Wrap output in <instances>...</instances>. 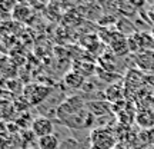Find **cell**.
Listing matches in <instances>:
<instances>
[{
    "label": "cell",
    "mask_w": 154,
    "mask_h": 149,
    "mask_svg": "<svg viewBox=\"0 0 154 149\" xmlns=\"http://www.w3.org/2000/svg\"><path fill=\"white\" fill-rule=\"evenodd\" d=\"M86 108H87V103L84 102V99H83L82 96L73 95L70 98L64 99L60 105L57 106L56 115H57L59 122H61V121H64V119H67V118H70V116L79 113V112H82Z\"/></svg>",
    "instance_id": "1"
},
{
    "label": "cell",
    "mask_w": 154,
    "mask_h": 149,
    "mask_svg": "<svg viewBox=\"0 0 154 149\" xmlns=\"http://www.w3.org/2000/svg\"><path fill=\"white\" fill-rule=\"evenodd\" d=\"M91 149H114L117 146L114 135L103 128H94L90 133Z\"/></svg>",
    "instance_id": "2"
},
{
    "label": "cell",
    "mask_w": 154,
    "mask_h": 149,
    "mask_svg": "<svg viewBox=\"0 0 154 149\" xmlns=\"http://www.w3.org/2000/svg\"><path fill=\"white\" fill-rule=\"evenodd\" d=\"M93 122H94V115L86 108L82 112L67 118L64 121H61L60 123H63V125H66L69 128H73V129H86V128L91 126Z\"/></svg>",
    "instance_id": "3"
},
{
    "label": "cell",
    "mask_w": 154,
    "mask_h": 149,
    "mask_svg": "<svg viewBox=\"0 0 154 149\" xmlns=\"http://www.w3.org/2000/svg\"><path fill=\"white\" fill-rule=\"evenodd\" d=\"M30 129H32V133H33L34 136H37V139H40V138H43V136L51 135L53 131H54V125H53V122L50 121L49 118L38 116V118L32 121Z\"/></svg>",
    "instance_id": "4"
},
{
    "label": "cell",
    "mask_w": 154,
    "mask_h": 149,
    "mask_svg": "<svg viewBox=\"0 0 154 149\" xmlns=\"http://www.w3.org/2000/svg\"><path fill=\"white\" fill-rule=\"evenodd\" d=\"M30 89H32L33 92H26L24 96L27 98V100L32 103V105H38V103H42V102L50 95V88H47V86L32 85Z\"/></svg>",
    "instance_id": "5"
},
{
    "label": "cell",
    "mask_w": 154,
    "mask_h": 149,
    "mask_svg": "<svg viewBox=\"0 0 154 149\" xmlns=\"http://www.w3.org/2000/svg\"><path fill=\"white\" fill-rule=\"evenodd\" d=\"M64 85L69 89H80L86 85V76H83V73H80L79 70H70L64 75Z\"/></svg>",
    "instance_id": "6"
},
{
    "label": "cell",
    "mask_w": 154,
    "mask_h": 149,
    "mask_svg": "<svg viewBox=\"0 0 154 149\" xmlns=\"http://www.w3.org/2000/svg\"><path fill=\"white\" fill-rule=\"evenodd\" d=\"M104 99L109 103H119L124 99V90L121 88V85H110L109 88L104 90Z\"/></svg>",
    "instance_id": "7"
},
{
    "label": "cell",
    "mask_w": 154,
    "mask_h": 149,
    "mask_svg": "<svg viewBox=\"0 0 154 149\" xmlns=\"http://www.w3.org/2000/svg\"><path fill=\"white\" fill-rule=\"evenodd\" d=\"M87 109L94 116H104L111 112V103L107 100H93V102H87Z\"/></svg>",
    "instance_id": "8"
},
{
    "label": "cell",
    "mask_w": 154,
    "mask_h": 149,
    "mask_svg": "<svg viewBox=\"0 0 154 149\" xmlns=\"http://www.w3.org/2000/svg\"><path fill=\"white\" fill-rule=\"evenodd\" d=\"M11 16H13V19H16L17 22H26L29 17L32 16V9L29 7V5L16 3V6L11 9Z\"/></svg>",
    "instance_id": "9"
},
{
    "label": "cell",
    "mask_w": 154,
    "mask_h": 149,
    "mask_svg": "<svg viewBox=\"0 0 154 149\" xmlns=\"http://www.w3.org/2000/svg\"><path fill=\"white\" fill-rule=\"evenodd\" d=\"M37 145L38 149H59L60 141L57 138V135L51 133V135H47V136L37 139Z\"/></svg>",
    "instance_id": "10"
},
{
    "label": "cell",
    "mask_w": 154,
    "mask_h": 149,
    "mask_svg": "<svg viewBox=\"0 0 154 149\" xmlns=\"http://www.w3.org/2000/svg\"><path fill=\"white\" fill-rule=\"evenodd\" d=\"M138 47L143 50L154 49V37L151 33H137Z\"/></svg>",
    "instance_id": "11"
},
{
    "label": "cell",
    "mask_w": 154,
    "mask_h": 149,
    "mask_svg": "<svg viewBox=\"0 0 154 149\" xmlns=\"http://www.w3.org/2000/svg\"><path fill=\"white\" fill-rule=\"evenodd\" d=\"M59 149H79V141L74 138H67L60 142Z\"/></svg>",
    "instance_id": "12"
},
{
    "label": "cell",
    "mask_w": 154,
    "mask_h": 149,
    "mask_svg": "<svg viewBox=\"0 0 154 149\" xmlns=\"http://www.w3.org/2000/svg\"><path fill=\"white\" fill-rule=\"evenodd\" d=\"M151 34H153V37H154V28H153V30H151Z\"/></svg>",
    "instance_id": "13"
},
{
    "label": "cell",
    "mask_w": 154,
    "mask_h": 149,
    "mask_svg": "<svg viewBox=\"0 0 154 149\" xmlns=\"http://www.w3.org/2000/svg\"><path fill=\"white\" fill-rule=\"evenodd\" d=\"M27 149H32V148H27Z\"/></svg>",
    "instance_id": "14"
}]
</instances>
